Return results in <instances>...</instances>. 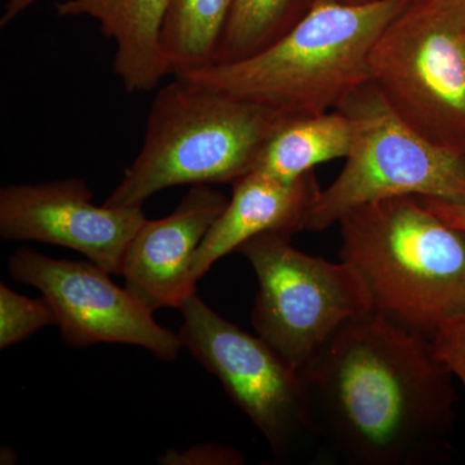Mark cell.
Masks as SVG:
<instances>
[{
  "instance_id": "5b68a950",
  "label": "cell",
  "mask_w": 465,
  "mask_h": 465,
  "mask_svg": "<svg viewBox=\"0 0 465 465\" xmlns=\"http://www.w3.org/2000/svg\"><path fill=\"white\" fill-rule=\"evenodd\" d=\"M369 66L406 124L465 155V0H407L376 39Z\"/></svg>"
},
{
  "instance_id": "d6986e66",
  "label": "cell",
  "mask_w": 465,
  "mask_h": 465,
  "mask_svg": "<svg viewBox=\"0 0 465 465\" xmlns=\"http://www.w3.org/2000/svg\"><path fill=\"white\" fill-rule=\"evenodd\" d=\"M161 464H213L238 465L244 463V457L235 449L207 443L179 452L171 450L159 458Z\"/></svg>"
},
{
  "instance_id": "8fae6325",
  "label": "cell",
  "mask_w": 465,
  "mask_h": 465,
  "mask_svg": "<svg viewBox=\"0 0 465 465\" xmlns=\"http://www.w3.org/2000/svg\"><path fill=\"white\" fill-rule=\"evenodd\" d=\"M228 198L210 185H193L170 215L145 220L128 246L122 269L128 292L149 309L180 308L193 292V259Z\"/></svg>"
},
{
  "instance_id": "ac0fdd59",
  "label": "cell",
  "mask_w": 465,
  "mask_h": 465,
  "mask_svg": "<svg viewBox=\"0 0 465 465\" xmlns=\"http://www.w3.org/2000/svg\"><path fill=\"white\" fill-rule=\"evenodd\" d=\"M432 344L437 358L465 388V317L440 329Z\"/></svg>"
},
{
  "instance_id": "7402d4cb",
  "label": "cell",
  "mask_w": 465,
  "mask_h": 465,
  "mask_svg": "<svg viewBox=\"0 0 465 465\" xmlns=\"http://www.w3.org/2000/svg\"><path fill=\"white\" fill-rule=\"evenodd\" d=\"M332 2L347 3V5H363V3L372 2V0H332Z\"/></svg>"
},
{
  "instance_id": "5bb4252c",
  "label": "cell",
  "mask_w": 465,
  "mask_h": 465,
  "mask_svg": "<svg viewBox=\"0 0 465 465\" xmlns=\"http://www.w3.org/2000/svg\"><path fill=\"white\" fill-rule=\"evenodd\" d=\"M351 122L339 110L311 116H290L268 140L256 167L282 182H293L324 162L347 158Z\"/></svg>"
},
{
  "instance_id": "7c38bea8",
  "label": "cell",
  "mask_w": 465,
  "mask_h": 465,
  "mask_svg": "<svg viewBox=\"0 0 465 465\" xmlns=\"http://www.w3.org/2000/svg\"><path fill=\"white\" fill-rule=\"evenodd\" d=\"M321 191L314 171L293 182H282L259 170L244 174L232 183V200L195 252L192 283L197 284L217 260L255 235L275 232L293 237L305 231Z\"/></svg>"
},
{
  "instance_id": "2e32d148",
  "label": "cell",
  "mask_w": 465,
  "mask_h": 465,
  "mask_svg": "<svg viewBox=\"0 0 465 465\" xmlns=\"http://www.w3.org/2000/svg\"><path fill=\"white\" fill-rule=\"evenodd\" d=\"M314 0H234L216 64L246 60L282 38L307 15Z\"/></svg>"
},
{
  "instance_id": "8992f818",
  "label": "cell",
  "mask_w": 465,
  "mask_h": 465,
  "mask_svg": "<svg viewBox=\"0 0 465 465\" xmlns=\"http://www.w3.org/2000/svg\"><path fill=\"white\" fill-rule=\"evenodd\" d=\"M351 125V148L341 174L321 191L305 231L338 224L353 208L416 195L465 202V155L428 142L400 118L371 81L338 108Z\"/></svg>"
},
{
  "instance_id": "e0dca14e",
  "label": "cell",
  "mask_w": 465,
  "mask_h": 465,
  "mask_svg": "<svg viewBox=\"0 0 465 465\" xmlns=\"http://www.w3.org/2000/svg\"><path fill=\"white\" fill-rule=\"evenodd\" d=\"M51 324H56V318L47 300L25 298L0 284V348L25 341Z\"/></svg>"
},
{
  "instance_id": "30bf717a",
  "label": "cell",
  "mask_w": 465,
  "mask_h": 465,
  "mask_svg": "<svg viewBox=\"0 0 465 465\" xmlns=\"http://www.w3.org/2000/svg\"><path fill=\"white\" fill-rule=\"evenodd\" d=\"M82 179L14 183L0 191V235L84 253L110 275H122L125 252L146 217L143 206L94 204Z\"/></svg>"
},
{
  "instance_id": "ffe728a7",
  "label": "cell",
  "mask_w": 465,
  "mask_h": 465,
  "mask_svg": "<svg viewBox=\"0 0 465 465\" xmlns=\"http://www.w3.org/2000/svg\"><path fill=\"white\" fill-rule=\"evenodd\" d=\"M443 222L465 232V202L439 200V198L419 197Z\"/></svg>"
},
{
  "instance_id": "7a4b0ae2",
  "label": "cell",
  "mask_w": 465,
  "mask_h": 465,
  "mask_svg": "<svg viewBox=\"0 0 465 465\" xmlns=\"http://www.w3.org/2000/svg\"><path fill=\"white\" fill-rule=\"evenodd\" d=\"M341 260L365 282L374 311L432 339L465 317V232L416 195L341 217Z\"/></svg>"
},
{
  "instance_id": "277c9868",
  "label": "cell",
  "mask_w": 465,
  "mask_h": 465,
  "mask_svg": "<svg viewBox=\"0 0 465 465\" xmlns=\"http://www.w3.org/2000/svg\"><path fill=\"white\" fill-rule=\"evenodd\" d=\"M287 118L271 106L176 75L153 100L143 148L103 204L140 207L173 186L234 183L256 167Z\"/></svg>"
},
{
  "instance_id": "4fadbf2b",
  "label": "cell",
  "mask_w": 465,
  "mask_h": 465,
  "mask_svg": "<svg viewBox=\"0 0 465 465\" xmlns=\"http://www.w3.org/2000/svg\"><path fill=\"white\" fill-rule=\"evenodd\" d=\"M170 0H63L58 17H90L115 43L114 73L128 92L154 90L168 73L161 34Z\"/></svg>"
},
{
  "instance_id": "9c48e42d",
  "label": "cell",
  "mask_w": 465,
  "mask_h": 465,
  "mask_svg": "<svg viewBox=\"0 0 465 465\" xmlns=\"http://www.w3.org/2000/svg\"><path fill=\"white\" fill-rule=\"evenodd\" d=\"M8 271L41 291L70 347L118 342L148 349L163 361L174 360L183 348L180 335L155 322L153 312L94 262L52 259L21 247L9 256Z\"/></svg>"
},
{
  "instance_id": "9a60e30c",
  "label": "cell",
  "mask_w": 465,
  "mask_h": 465,
  "mask_svg": "<svg viewBox=\"0 0 465 465\" xmlns=\"http://www.w3.org/2000/svg\"><path fill=\"white\" fill-rule=\"evenodd\" d=\"M234 0H170L161 45L173 76L213 66Z\"/></svg>"
},
{
  "instance_id": "44dd1931",
  "label": "cell",
  "mask_w": 465,
  "mask_h": 465,
  "mask_svg": "<svg viewBox=\"0 0 465 465\" xmlns=\"http://www.w3.org/2000/svg\"><path fill=\"white\" fill-rule=\"evenodd\" d=\"M38 0H7L5 9H3L2 18H0V26L9 25L12 21L16 20L20 15H23L26 9L32 7L34 3Z\"/></svg>"
},
{
  "instance_id": "6da1fadb",
  "label": "cell",
  "mask_w": 465,
  "mask_h": 465,
  "mask_svg": "<svg viewBox=\"0 0 465 465\" xmlns=\"http://www.w3.org/2000/svg\"><path fill=\"white\" fill-rule=\"evenodd\" d=\"M300 375L318 437L344 463L423 465L442 457L457 391L423 333L371 312L345 323Z\"/></svg>"
},
{
  "instance_id": "52a82bcc",
  "label": "cell",
  "mask_w": 465,
  "mask_h": 465,
  "mask_svg": "<svg viewBox=\"0 0 465 465\" xmlns=\"http://www.w3.org/2000/svg\"><path fill=\"white\" fill-rule=\"evenodd\" d=\"M266 232L238 247L259 281L253 327L299 372L345 323L374 312L371 296L349 262H327Z\"/></svg>"
},
{
  "instance_id": "3957f363",
  "label": "cell",
  "mask_w": 465,
  "mask_h": 465,
  "mask_svg": "<svg viewBox=\"0 0 465 465\" xmlns=\"http://www.w3.org/2000/svg\"><path fill=\"white\" fill-rule=\"evenodd\" d=\"M406 3L316 0L286 35L256 56L182 75L289 116L323 114L370 81L372 45Z\"/></svg>"
},
{
  "instance_id": "ba28073f",
  "label": "cell",
  "mask_w": 465,
  "mask_h": 465,
  "mask_svg": "<svg viewBox=\"0 0 465 465\" xmlns=\"http://www.w3.org/2000/svg\"><path fill=\"white\" fill-rule=\"evenodd\" d=\"M183 348L216 376L274 455L320 440L302 375L260 336L250 335L193 292L180 305Z\"/></svg>"
}]
</instances>
